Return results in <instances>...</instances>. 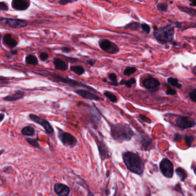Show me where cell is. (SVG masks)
I'll list each match as a JSON object with an SVG mask.
<instances>
[{
	"label": "cell",
	"instance_id": "obj_41",
	"mask_svg": "<svg viewBox=\"0 0 196 196\" xmlns=\"http://www.w3.org/2000/svg\"><path fill=\"white\" fill-rule=\"evenodd\" d=\"M61 51L64 53H69L71 51L72 49L69 46H64L60 48Z\"/></svg>",
	"mask_w": 196,
	"mask_h": 196
},
{
	"label": "cell",
	"instance_id": "obj_27",
	"mask_svg": "<svg viewBox=\"0 0 196 196\" xmlns=\"http://www.w3.org/2000/svg\"><path fill=\"white\" fill-rule=\"evenodd\" d=\"M142 141V146L144 148V150H147L150 149V147L152 145V142L151 139L147 137H144Z\"/></svg>",
	"mask_w": 196,
	"mask_h": 196
},
{
	"label": "cell",
	"instance_id": "obj_47",
	"mask_svg": "<svg viewBox=\"0 0 196 196\" xmlns=\"http://www.w3.org/2000/svg\"><path fill=\"white\" fill-rule=\"evenodd\" d=\"M0 115H1V117L0 121H1V122H2L3 120H4V118H5V115H4L3 113H1Z\"/></svg>",
	"mask_w": 196,
	"mask_h": 196
},
{
	"label": "cell",
	"instance_id": "obj_32",
	"mask_svg": "<svg viewBox=\"0 0 196 196\" xmlns=\"http://www.w3.org/2000/svg\"><path fill=\"white\" fill-rule=\"evenodd\" d=\"M136 71V69L135 67H128L124 71V75L126 76H130L132 75Z\"/></svg>",
	"mask_w": 196,
	"mask_h": 196
},
{
	"label": "cell",
	"instance_id": "obj_11",
	"mask_svg": "<svg viewBox=\"0 0 196 196\" xmlns=\"http://www.w3.org/2000/svg\"><path fill=\"white\" fill-rule=\"evenodd\" d=\"M11 5L16 11H24L29 8L31 2L29 0H12Z\"/></svg>",
	"mask_w": 196,
	"mask_h": 196
},
{
	"label": "cell",
	"instance_id": "obj_48",
	"mask_svg": "<svg viewBox=\"0 0 196 196\" xmlns=\"http://www.w3.org/2000/svg\"><path fill=\"white\" fill-rule=\"evenodd\" d=\"M193 72L194 75H196V66L193 68Z\"/></svg>",
	"mask_w": 196,
	"mask_h": 196
},
{
	"label": "cell",
	"instance_id": "obj_15",
	"mask_svg": "<svg viewBox=\"0 0 196 196\" xmlns=\"http://www.w3.org/2000/svg\"><path fill=\"white\" fill-rule=\"evenodd\" d=\"M2 42L3 43L10 48H15L18 46V43L17 40L13 37L12 35L9 33H6L2 37Z\"/></svg>",
	"mask_w": 196,
	"mask_h": 196
},
{
	"label": "cell",
	"instance_id": "obj_3",
	"mask_svg": "<svg viewBox=\"0 0 196 196\" xmlns=\"http://www.w3.org/2000/svg\"><path fill=\"white\" fill-rule=\"evenodd\" d=\"M174 35V28L172 25L156 28L154 32L156 40L161 44H167L173 41Z\"/></svg>",
	"mask_w": 196,
	"mask_h": 196
},
{
	"label": "cell",
	"instance_id": "obj_4",
	"mask_svg": "<svg viewBox=\"0 0 196 196\" xmlns=\"http://www.w3.org/2000/svg\"><path fill=\"white\" fill-rule=\"evenodd\" d=\"M49 76L51 77L52 80L54 81L58 82V83H62L66 84L71 87L73 88H90V90H93V88L90 86H87L85 84L82 83L80 81H75L74 79H72L67 77H64L60 75H57V74H50Z\"/></svg>",
	"mask_w": 196,
	"mask_h": 196
},
{
	"label": "cell",
	"instance_id": "obj_22",
	"mask_svg": "<svg viewBox=\"0 0 196 196\" xmlns=\"http://www.w3.org/2000/svg\"><path fill=\"white\" fill-rule=\"evenodd\" d=\"M25 63L29 65L35 66L38 64V59L34 55H29L25 58Z\"/></svg>",
	"mask_w": 196,
	"mask_h": 196
},
{
	"label": "cell",
	"instance_id": "obj_29",
	"mask_svg": "<svg viewBox=\"0 0 196 196\" xmlns=\"http://www.w3.org/2000/svg\"><path fill=\"white\" fill-rule=\"evenodd\" d=\"M135 83H136V80L134 78L130 79L129 80H128V81H125L124 79H122L120 82V85H125L128 88H131Z\"/></svg>",
	"mask_w": 196,
	"mask_h": 196
},
{
	"label": "cell",
	"instance_id": "obj_37",
	"mask_svg": "<svg viewBox=\"0 0 196 196\" xmlns=\"http://www.w3.org/2000/svg\"><path fill=\"white\" fill-rule=\"evenodd\" d=\"M77 1H78V0H60L59 3L61 5H66L67 4L73 3Z\"/></svg>",
	"mask_w": 196,
	"mask_h": 196
},
{
	"label": "cell",
	"instance_id": "obj_8",
	"mask_svg": "<svg viewBox=\"0 0 196 196\" xmlns=\"http://www.w3.org/2000/svg\"><path fill=\"white\" fill-rule=\"evenodd\" d=\"M29 118L31 121L42 126L44 129L47 134H51L54 132V129L52 127V125L46 119L34 114H29Z\"/></svg>",
	"mask_w": 196,
	"mask_h": 196
},
{
	"label": "cell",
	"instance_id": "obj_33",
	"mask_svg": "<svg viewBox=\"0 0 196 196\" xmlns=\"http://www.w3.org/2000/svg\"><path fill=\"white\" fill-rule=\"evenodd\" d=\"M184 139L186 143V144L188 146H190L193 142L194 141V138L192 136V135H185L184 136Z\"/></svg>",
	"mask_w": 196,
	"mask_h": 196
},
{
	"label": "cell",
	"instance_id": "obj_25",
	"mask_svg": "<svg viewBox=\"0 0 196 196\" xmlns=\"http://www.w3.org/2000/svg\"><path fill=\"white\" fill-rule=\"evenodd\" d=\"M176 173L177 175H178L179 177L180 178V179L181 181H184L187 178V173L185 172L184 169L182 167H178L176 169Z\"/></svg>",
	"mask_w": 196,
	"mask_h": 196
},
{
	"label": "cell",
	"instance_id": "obj_38",
	"mask_svg": "<svg viewBox=\"0 0 196 196\" xmlns=\"http://www.w3.org/2000/svg\"><path fill=\"white\" fill-rule=\"evenodd\" d=\"M0 10L1 11H8L9 10V8L5 2H0Z\"/></svg>",
	"mask_w": 196,
	"mask_h": 196
},
{
	"label": "cell",
	"instance_id": "obj_7",
	"mask_svg": "<svg viewBox=\"0 0 196 196\" xmlns=\"http://www.w3.org/2000/svg\"><path fill=\"white\" fill-rule=\"evenodd\" d=\"M98 45L101 49L110 55L119 52L120 49L115 43L106 39H101L98 41Z\"/></svg>",
	"mask_w": 196,
	"mask_h": 196
},
{
	"label": "cell",
	"instance_id": "obj_49",
	"mask_svg": "<svg viewBox=\"0 0 196 196\" xmlns=\"http://www.w3.org/2000/svg\"><path fill=\"white\" fill-rule=\"evenodd\" d=\"M193 170H194V172L195 173V174L196 175V165H195L194 166H193Z\"/></svg>",
	"mask_w": 196,
	"mask_h": 196
},
{
	"label": "cell",
	"instance_id": "obj_40",
	"mask_svg": "<svg viewBox=\"0 0 196 196\" xmlns=\"http://www.w3.org/2000/svg\"><path fill=\"white\" fill-rule=\"evenodd\" d=\"M166 93L167 95H174L176 94V91L174 89H172L171 88H168V89H167L166 91Z\"/></svg>",
	"mask_w": 196,
	"mask_h": 196
},
{
	"label": "cell",
	"instance_id": "obj_36",
	"mask_svg": "<svg viewBox=\"0 0 196 196\" xmlns=\"http://www.w3.org/2000/svg\"><path fill=\"white\" fill-rule=\"evenodd\" d=\"M49 58V55L48 54L45 52H41L40 55H39V58L42 62H45L48 60V58Z\"/></svg>",
	"mask_w": 196,
	"mask_h": 196
},
{
	"label": "cell",
	"instance_id": "obj_35",
	"mask_svg": "<svg viewBox=\"0 0 196 196\" xmlns=\"http://www.w3.org/2000/svg\"><path fill=\"white\" fill-rule=\"evenodd\" d=\"M141 28H142V29L144 31V32H145L146 33H147V34L150 33L151 29H150V26L148 24L145 23L142 24H141Z\"/></svg>",
	"mask_w": 196,
	"mask_h": 196
},
{
	"label": "cell",
	"instance_id": "obj_46",
	"mask_svg": "<svg viewBox=\"0 0 196 196\" xmlns=\"http://www.w3.org/2000/svg\"><path fill=\"white\" fill-rule=\"evenodd\" d=\"M190 5L196 6V0H192L190 4Z\"/></svg>",
	"mask_w": 196,
	"mask_h": 196
},
{
	"label": "cell",
	"instance_id": "obj_9",
	"mask_svg": "<svg viewBox=\"0 0 196 196\" xmlns=\"http://www.w3.org/2000/svg\"><path fill=\"white\" fill-rule=\"evenodd\" d=\"M160 170L162 174L168 179L172 178L174 174L173 163L167 158H164L160 163Z\"/></svg>",
	"mask_w": 196,
	"mask_h": 196
},
{
	"label": "cell",
	"instance_id": "obj_45",
	"mask_svg": "<svg viewBox=\"0 0 196 196\" xmlns=\"http://www.w3.org/2000/svg\"><path fill=\"white\" fill-rule=\"evenodd\" d=\"M10 53H11V55H12V56L15 55H17L18 53V50L16 49V50H13V51H11L10 52Z\"/></svg>",
	"mask_w": 196,
	"mask_h": 196
},
{
	"label": "cell",
	"instance_id": "obj_51",
	"mask_svg": "<svg viewBox=\"0 0 196 196\" xmlns=\"http://www.w3.org/2000/svg\"><path fill=\"white\" fill-rule=\"evenodd\" d=\"M105 1H108V2H110V1H109L108 0H105Z\"/></svg>",
	"mask_w": 196,
	"mask_h": 196
},
{
	"label": "cell",
	"instance_id": "obj_13",
	"mask_svg": "<svg viewBox=\"0 0 196 196\" xmlns=\"http://www.w3.org/2000/svg\"><path fill=\"white\" fill-rule=\"evenodd\" d=\"M177 125L179 127L182 128V129H186L193 127L195 125L196 122L193 121H191L187 117H179L176 121Z\"/></svg>",
	"mask_w": 196,
	"mask_h": 196
},
{
	"label": "cell",
	"instance_id": "obj_30",
	"mask_svg": "<svg viewBox=\"0 0 196 196\" xmlns=\"http://www.w3.org/2000/svg\"><path fill=\"white\" fill-rule=\"evenodd\" d=\"M27 142L31 144V146L35 147H38V148H41V146L39 144V138L38 137L36 138H27Z\"/></svg>",
	"mask_w": 196,
	"mask_h": 196
},
{
	"label": "cell",
	"instance_id": "obj_50",
	"mask_svg": "<svg viewBox=\"0 0 196 196\" xmlns=\"http://www.w3.org/2000/svg\"><path fill=\"white\" fill-rule=\"evenodd\" d=\"M94 196V195L93 194L91 191H89L88 193V196Z\"/></svg>",
	"mask_w": 196,
	"mask_h": 196
},
{
	"label": "cell",
	"instance_id": "obj_18",
	"mask_svg": "<svg viewBox=\"0 0 196 196\" xmlns=\"http://www.w3.org/2000/svg\"><path fill=\"white\" fill-rule=\"evenodd\" d=\"M97 145H98V150L100 155L102 156V157H104L105 158H108L109 156V151L106 144H105V143L103 141H97Z\"/></svg>",
	"mask_w": 196,
	"mask_h": 196
},
{
	"label": "cell",
	"instance_id": "obj_21",
	"mask_svg": "<svg viewBox=\"0 0 196 196\" xmlns=\"http://www.w3.org/2000/svg\"><path fill=\"white\" fill-rule=\"evenodd\" d=\"M70 69L71 71L73 72L74 73H75L76 75H78V76H81V75H83L85 72V69L83 67L81 66V65H73L71 66Z\"/></svg>",
	"mask_w": 196,
	"mask_h": 196
},
{
	"label": "cell",
	"instance_id": "obj_23",
	"mask_svg": "<svg viewBox=\"0 0 196 196\" xmlns=\"http://www.w3.org/2000/svg\"><path fill=\"white\" fill-rule=\"evenodd\" d=\"M108 78L109 79L110 81H106L108 84L113 86H119V83H117V76L115 73H110L109 75H108Z\"/></svg>",
	"mask_w": 196,
	"mask_h": 196
},
{
	"label": "cell",
	"instance_id": "obj_1",
	"mask_svg": "<svg viewBox=\"0 0 196 196\" xmlns=\"http://www.w3.org/2000/svg\"><path fill=\"white\" fill-rule=\"evenodd\" d=\"M109 125L112 137L119 142L130 141L134 135L132 128L127 124L120 123Z\"/></svg>",
	"mask_w": 196,
	"mask_h": 196
},
{
	"label": "cell",
	"instance_id": "obj_44",
	"mask_svg": "<svg viewBox=\"0 0 196 196\" xmlns=\"http://www.w3.org/2000/svg\"><path fill=\"white\" fill-rule=\"evenodd\" d=\"M87 63L89 65H90V66H93L95 64V63H96V61L95 60H93L92 59L88 60L87 61Z\"/></svg>",
	"mask_w": 196,
	"mask_h": 196
},
{
	"label": "cell",
	"instance_id": "obj_26",
	"mask_svg": "<svg viewBox=\"0 0 196 196\" xmlns=\"http://www.w3.org/2000/svg\"><path fill=\"white\" fill-rule=\"evenodd\" d=\"M103 95L106 98H108L112 103H117V98L113 93L108 91H106L104 92Z\"/></svg>",
	"mask_w": 196,
	"mask_h": 196
},
{
	"label": "cell",
	"instance_id": "obj_42",
	"mask_svg": "<svg viewBox=\"0 0 196 196\" xmlns=\"http://www.w3.org/2000/svg\"><path fill=\"white\" fill-rule=\"evenodd\" d=\"M182 138V137L179 134H175L174 137V139L175 141H179Z\"/></svg>",
	"mask_w": 196,
	"mask_h": 196
},
{
	"label": "cell",
	"instance_id": "obj_31",
	"mask_svg": "<svg viewBox=\"0 0 196 196\" xmlns=\"http://www.w3.org/2000/svg\"><path fill=\"white\" fill-rule=\"evenodd\" d=\"M167 81L170 84L172 85L173 86L177 87L178 88H181L182 87V85L180 83H179L178 80L177 79L173 78V77H169L167 79Z\"/></svg>",
	"mask_w": 196,
	"mask_h": 196
},
{
	"label": "cell",
	"instance_id": "obj_20",
	"mask_svg": "<svg viewBox=\"0 0 196 196\" xmlns=\"http://www.w3.org/2000/svg\"><path fill=\"white\" fill-rule=\"evenodd\" d=\"M177 7H178L179 10H180L181 12L187 13V14H189L191 16L196 17V9H193L191 8H188V7L179 6V5H178Z\"/></svg>",
	"mask_w": 196,
	"mask_h": 196
},
{
	"label": "cell",
	"instance_id": "obj_10",
	"mask_svg": "<svg viewBox=\"0 0 196 196\" xmlns=\"http://www.w3.org/2000/svg\"><path fill=\"white\" fill-rule=\"evenodd\" d=\"M74 92L77 95H80L81 97L85 99L90 100H94V101L104 100L103 98H101L97 95L87 90H82V89H78L77 90H75Z\"/></svg>",
	"mask_w": 196,
	"mask_h": 196
},
{
	"label": "cell",
	"instance_id": "obj_39",
	"mask_svg": "<svg viewBox=\"0 0 196 196\" xmlns=\"http://www.w3.org/2000/svg\"><path fill=\"white\" fill-rule=\"evenodd\" d=\"M189 98L191 101L196 102V89L190 92L189 93Z\"/></svg>",
	"mask_w": 196,
	"mask_h": 196
},
{
	"label": "cell",
	"instance_id": "obj_43",
	"mask_svg": "<svg viewBox=\"0 0 196 196\" xmlns=\"http://www.w3.org/2000/svg\"><path fill=\"white\" fill-rule=\"evenodd\" d=\"M140 118H141L143 121H144L145 122H147L148 123H151V121L150 119H149V118H147L145 116L140 115Z\"/></svg>",
	"mask_w": 196,
	"mask_h": 196
},
{
	"label": "cell",
	"instance_id": "obj_12",
	"mask_svg": "<svg viewBox=\"0 0 196 196\" xmlns=\"http://www.w3.org/2000/svg\"><path fill=\"white\" fill-rule=\"evenodd\" d=\"M54 190L58 196H68L70 192L69 186L59 182L54 185Z\"/></svg>",
	"mask_w": 196,
	"mask_h": 196
},
{
	"label": "cell",
	"instance_id": "obj_17",
	"mask_svg": "<svg viewBox=\"0 0 196 196\" xmlns=\"http://www.w3.org/2000/svg\"><path fill=\"white\" fill-rule=\"evenodd\" d=\"M55 68L57 70L65 71L68 69V65L66 62L59 58H55L53 61Z\"/></svg>",
	"mask_w": 196,
	"mask_h": 196
},
{
	"label": "cell",
	"instance_id": "obj_6",
	"mask_svg": "<svg viewBox=\"0 0 196 196\" xmlns=\"http://www.w3.org/2000/svg\"><path fill=\"white\" fill-rule=\"evenodd\" d=\"M1 23L13 29H20L25 28L28 25V22L23 19L15 18L1 17Z\"/></svg>",
	"mask_w": 196,
	"mask_h": 196
},
{
	"label": "cell",
	"instance_id": "obj_19",
	"mask_svg": "<svg viewBox=\"0 0 196 196\" xmlns=\"http://www.w3.org/2000/svg\"><path fill=\"white\" fill-rule=\"evenodd\" d=\"M21 133L24 136L31 137L35 135V128L31 126H27L22 128Z\"/></svg>",
	"mask_w": 196,
	"mask_h": 196
},
{
	"label": "cell",
	"instance_id": "obj_34",
	"mask_svg": "<svg viewBox=\"0 0 196 196\" xmlns=\"http://www.w3.org/2000/svg\"><path fill=\"white\" fill-rule=\"evenodd\" d=\"M157 8L161 12H166L168 9V5L166 3H159L157 5Z\"/></svg>",
	"mask_w": 196,
	"mask_h": 196
},
{
	"label": "cell",
	"instance_id": "obj_2",
	"mask_svg": "<svg viewBox=\"0 0 196 196\" xmlns=\"http://www.w3.org/2000/svg\"><path fill=\"white\" fill-rule=\"evenodd\" d=\"M122 159L126 166L131 172L138 175H142L144 173V163L138 154L127 151L122 154Z\"/></svg>",
	"mask_w": 196,
	"mask_h": 196
},
{
	"label": "cell",
	"instance_id": "obj_28",
	"mask_svg": "<svg viewBox=\"0 0 196 196\" xmlns=\"http://www.w3.org/2000/svg\"><path fill=\"white\" fill-rule=\"evenodd\" d=\"M141 25L137 22H132L128 24L124 27L126 29H130L132 30H138L140 28Z\"/></svg>",
	"mask_w": 196,
	"mask_h": 196
},
{
	"label": "cell",
	"instance_id": "obj_5",
	"mask_svg": "<svg viewBox=\"0 0 196 196\" xmlns=\"http://www.w3.org/2000/svg\"><path fill=\"white\" fill-rule=\"evenodd\" d=\"M58 137L64 146L66 147H73L78 143V140L74 135L70 133L64 131L62 129L58 128Z\"/></svg>",
	"mask_w": 196,
	"mask_h": 196
},
{
	"label": "cell",
	"instance_id": "obj_14",
	"mask_svg": "<svg viewBox=\"0 0 196 196\" xmlns=\"http://www.w3.org/2000/svg\"><path fill=\"white\" fill-rule=\"evenodd\" d=\"M143 85L145 88L151 90L159 86L160 83L158 80H157L155 78L149 77L144 79L143 81Z\"/></svg>",
	"mask_w": 196,
	"mask_h": 196
},
{
	"label": "cell",
	"instance_id": "obj_16",
	"mask_svg": "<svg viewBox=\"0 0 196 196\" xmlns=\"http://www.w3.org/2000/svg\"><path fill=\"white\" fill-rule=\"evenodd\" d=\"M24 95H25V92L21 90H18L15 91L14 93L4 97L3 99L7 102H15L23 99Z\"/></svg>",
	"mask_w": 196,
	"mask_h": 196
},
{
	"label": "cell",
	"instance_id": "obj_24",
	"mask_svg": "<svg viewBox=\"0 0 196 196\" xmlns=\"http://www.w3.org/2000/svg\"><path fill=\"white\" fill-rule=\"evenodd\" d=\"M90 119H91V122L93 123L94 124L98 123L101 119V116L99 114V112H97L96 110H92L91 112Z\"/></svg>",
	"mask_w": 196,
	"mask_h": 196
}]
</instances>
